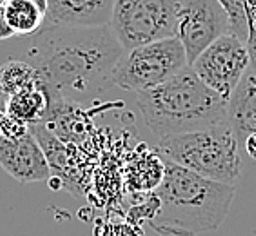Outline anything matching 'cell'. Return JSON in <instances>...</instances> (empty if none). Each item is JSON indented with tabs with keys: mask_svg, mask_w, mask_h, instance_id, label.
Returning a JSON list of instances; mask_svg holds the SVG:
<instances>
[{
	"mask_svg": "<svg viewBox=\"0 0 256 236\" xmlns=\"http://www.w3.org/2000/svg\"><path fill=\"white\" fill-rule=\"evenodd\" d=\"M244 148H246V152L252 160H256V133L249 134V136L244 140Z\"/></svg>",
	"mask_w": 256,
	"mask_h": 236,
	"instance_id": "19",
	"label": "cell"
},
{
	"mask_svg": "<svg viewBox=\"0 0 256 236\" xmlns=\"http://www.w3.org/2000/svg\"><path fill=\"white\" fill-rule=\"evenodd\" d=\"M0 168L20 184L50 180L51 168L33 129L18 140L0 136Z\"/></svg>",
	"mask_w": 256,
	"mask_h": 236,
	"instance_id": "9",
	"label": "cell"
},
{
	"mask_svg": "<svg viewBox=\"0 0 256 236\" xmlns=\"http://www.w3.org/2000/svg\"><path fill=\"white\" fill-rule=\"evenodd\" d=\"M229 124L238 140L256 133V68L251 64L229 98Z\"/></svg>",
	"mask_w": 256,
	"mask_h": 236,
	"instance_id": "11",
	"label": "cell"
},
{
	"mask_svg": "<svg viewBox=\"0 0 256 236\" xmlns=\"http://www.w3.org/2000/svg\"><path fill=\"white\" fill-rule=\"evenodd\" d=\"M30 131H31V128L28 126V124L4 114V120H2V138H8V140H18V138L26 136Z\"/></svg>",
	"mask_w": 256,
	"mask_h": 236,
	"instance_id": "17",
	"label": "cell"
},
{
	"mask_svg": "<svg viewBox=\"0 0 256 236\" xmlns=\"http://www.w3.org/2000/svg\"><path fill=\"white\" fill-rule=\"evenodd\" d=\"M180 0H114L109 28L124 50L176 36Z\"/></svg>",
	"mask_w": 256,
	"mask_h": 236,
	"instance_id": "6",
	"label": "cell"
},
{
	"mask_svg": "<svg viewBox=\"0 0 256 236\" xmlns=\"http://www.w3.org/2000/svg\"><path fill=\"white\" fill-rule=\"evenodd\" d=\"M227 33H231V20L220 0H180L176 38L186 50L189 66Z\"/></svg>",
	"mask_w": 256,
	"mask_h": 236,
	"instance_id": "8",
	"label": "cell"
},
{
	"mask_svg": "<svg viewBox=\"0 0 256 236\" xmlns=\"http://www.w3.org/2000/svg\"><path fill=\"white\" fill-rule=\"evenodd\" d=\"M94 236H144V231L129 218L109 216L106 220H98L94 227Z\"/></svg>",
	"mask_w": 256,
	"mask_h": 236,
	"instance_id": "16",
	"label": "cell"
},
{
	"mask_svg": "<svg viewBox=\"0 0 256 236\" xmlns=\"http://www.w3.org/2000/svg\"><path fill=\"white\" fill-rule=\"evenodd\" d=\"M114 0H48L46 24L64 28L109 26Z\"/></svg>",
	"mask_w": 256,
	"mask_h": 236,
	"instance_id": "10",
	"label": "cell"
},
{
	"mask_svg": "<svg viewBox=\"0 0 256 236\" xmlns=\"http://www.w3.org/2000/svg\"><path fill=\"white\" fill-rule=\"evenodd\" d=\"M28 2H31V4H34L36 8H40V10L48 15V0H28Z\"/></svg>",
	"mask_w": 256,
	"mask_h": 236,
	"instance_id": "20",
	"label": "cell"
},
{
	"mask_svg": "<svg viewBox=\"0 0 256 236\" xmlns=\"http://www.w3.org/2000/svg\"><path fill=\"white\" fill-rule=\"evenodd\" d=\"M4 113L8 116L15 118V120H20V122L28 124V126H33L38 120L48 114V109L51 106V98L48 91L42 88V84H36L30 89H24L20 93L13 94L8 98V104H6Z\"/></svg>",
	"mask_w": 256,
	"mask_h": 236,
	"instance_id": "12",
	"label": "cell"
},
{
	"mask_svg": "<svg viewBox=\"0 0 256 236\" xmlns=\"http://www.w3.org/2000/svg\"><path fill=\"white\" fill-rule=\"evenodd\" d=\"M191 68L207 88L229 102L242 76L251 68L249 46L232 33H227L214 40Z\"/></svg>",
	"mask_w": 256,
	"mask_h": 236,
	"instance_id": "7",
	"label": "cell"
},
{
	"mask_svg": "<svg viewBox=\"0 0 256 236\" xmlns=\"http://www.w3.org/2000/svg\"><path fill=\"white\" fill-rule=\"evenodd\" d=\"M4 111H0V136H2V120H4Z\"/></svg>",
	"mask_w": 256,
	"mask_h": 236,
	"instance_id": "21",
	"label": "cell"
},
{
	"mask_svg": "<svg viewBox=\"0 0 256 236\" xmlns=\"http://www.w3.org/2000/svg\"><path fill=\"white\" fill-rule=\"evenodd\" d=\"M144 124L158 138L194 133L227 122L229 102L209 89L191 66L154 89L138 93Z\"/></svg>",
	"mask_w": 256,
	"mask_h": 236,
	"instance_id": "3",
	"label": "cell"
},
{
	"mask_svg": "<svg viewBox=\"0 0 256 236\" xmlns=\"http://www.w3.org/2000/svg\"><path fill=\"white\" fill-rule=\"evenodd\" d=\"M186 66H189L186 50L172 36L124 51L111 82L131 93H144L168 82Z\"/></svg>",
	"mask_w": 256,
	"mask_h": 236,
	"instance_id": "5",
	"label": "cell"
},
{
	"mask_svg": "<svg viewBox=\"0 0 256 236\" xmlns=\"http://www.w3.org/2000/svg\"><path fill=\"white\" fill-rule=\"evenodd\" d=\"M164 171H166V162L158 156L156 151L153 154L146 152L138 162L133 164V169L129 174V187L140 192L154 191L162 182Z\"/></svg>",
	"mask_w": 256,
	"mask_h": 236,
	"instance_id": "15",
	"label": "cell"
},
{
	"mask_svg": "<svg viewBox=\"0 0 256 236\" xmlns=\"http://www.w3.org/2000/svg\"><path fill=\"white\" fill-rule=\"evenodd\" d=\"M13 36H15V33H13L10 22H8V16H6V6L4 2H0V40H8Z\"/></svg>",
	"mask_w": 256,
	"mask_h": 236,
	"instance_id": "18",
	"label": "cell"
},
{
	"mask_svg": "<svg viewBox=\"0 0 256 236\" xmlns=\"http://www.w3.org/2000/svg\"><path fill=\"white\" fill-rule=\"evenodd\" d=\"M154 151L164 162L176 164L212 182L236 186L242 178L240 140L229 120L194 133L158 138Z\"/></svg>",
	"mask_w": 256,
	"mask_h": 236,
	"instance_id": "4",
	"label": "cell"
},
{
	"mask_svg": "<svg viewBox=\"0 0 256 236\" xmlns=\"http://www.w3.org/2000/svg\"><path fill=\"white\" fill-rule=\"evenodd\" d=\"M4 6L15 36H33L46 26V13L28 0H4Z\"/></svg>",
	"mask_w": 256,
	"mask_h": 236,
	"instance_id": "13",
	"label": "cell"
},
{
	"mask_svg": "<svg viewBox=\"0 0 256 236\" xmlns=\"http://www.w3.org/2000/svg\"><path fill=\"white\" fill-rule=\"evenodd\" d=\"M234 186L198 176L176 164L166 162L160 186L133 207L129 220L148 222L162 236H198L216 231L234 200Z\"/></svg>",
	"mask_w": 256,
	"mask_h": 236,
	"instance_id": "2",
	"label": "cell"
},
{
	"mask_svg": "<svg viewBox=\"0 0 256 236\" xmlns=\"http://www.w3.org/2000/svg\"><path fill=\"white\" fill-rule=\"evenodd\" d=\"M40 82L38 71L30 62L10 60L0 68V93L8 98Z\"/></svg>",
	"mask_w": 256,
	"mask_h": 236,
	"instance_id": "14",
	"label": "cell"
},
{
	"mask_svg": "<svg viewBox=\"0 0 256 236\" xmlns=\"http://www.w3.org/2000/svg\"><path fill=\"white\" fill-rule=\"evenodd\" d=\"M124 48L109 26L64 28L46 24L33 34L26 54L38 71L51 104L86 100L108 88Z\"/></svg>",
	"mask_w": 256,
	"mask_h": 236,
	"instance_id": "1",
	"label": "cell"
}]
</instances>
